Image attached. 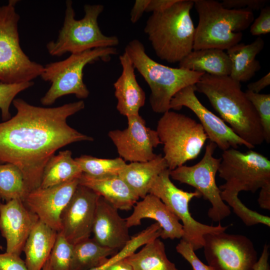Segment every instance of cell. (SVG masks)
I'll return each mask as SVG.
<instances>
[{"instance_id":"cell-23","label":"cell","mask_w":270,"mask_h":270,"mask_svg":"<svg viewBox=\"0 0 270 270\" xmlns=\"http://www.w3.org/2000/svg\"><path fill=\"white\" fill-rule=\"evenodd\" d=\"M58 232L38 220L32 228L22 252L28 270H42L54 246Z\"/></svg>"},{"instance_id":"cell-40","label":"cell","mask_w":270,"mask_h":270,"mask_svg":"<svg viewBox=\"0 0 270 270\" xmlns=\"http://www.w3.org/2000/svg\"><path fill=\"white\" fill-rule=\"evenodd\" d=\"M150 0H136L131 10L130 20L133 24L136 23L146 12Z\"/></svg>"},{"instance_id":"cell-38","label":"cell","mask_w":270,"mask_h":270,"mask_svg":"<svg viewBox=\"0 0 270 270\" xmlns=\"http://www.w3.org/2000/svg\"><path fill=\"white\" fill-rule=\"evenodd\" d=\"M223 6L228 9L260 10L266 6L268 0H224Z\"/></svg>"},{"instance_id":"cell-46","label":"cell","mask_w":270,"mask_h":270,"mask_svg":"<svg viewBox=\"0 0 270 270\" xmlns=\"http://www.w3.org/2000/svg\"><path fill=\"white\" fill-rule=\"evenodd\" d=\"M42 270H52L50 260L49 258L45 262L44 266L42 267Z\"/></svg>"},{"instance_id":"cell-4","label":"cell","mask_w":270,"mask_h":270,"mask_svg":"<svg viewBox=\"0 0 270 270\" xmlns=\"http://www.w3.org/2000/svg\"><path fill=\"white\" fill-rule=\"evenodd\" d=\"M198 15L193 50L214 48L227 50L240 43L242 31L254 20L252 11L228 9L214 0H193Z\"/></svg>"},{"instance_id":"cell-19","label":"cell","mask_w":270,"mask_h":270,"mask_svg":"<svg viewBox=\"0 0 270 270\" xmlns=\"http://www.w3.org/2000/svg\"><path fill=\"white\" fill-rule=\"evenodd\" d=\"M118 210L104 198L99 197L92 224L93 238L100 245L118 250L130 240L125 218Z\"/></svg>"},{"instance_id":"cell-45","label":"cell","mask_w":270,"mask_h":270,"mask_svg":"<svg viewBox=\"0 0 270 270\" xmlns=\"http://www.w3.org/2000/svg\"><path fill=\"white\" fill-rule=\"evenodd\" d=\"M106 270H134V269L124 258L113 264Z\"/></svg>"},{"instance_id":"cell-31","label":"cell","mask_w":270,"mask_h":270,"mask_svg":"<svg viewBox=\"0 0 270 270\" xmlns=\"http://www.w3.org/2000/svg\"><path fill=\"white\" fill-rule=\"evenodd\" d=\"M74 159L82 173L94 177L118 176L126 164L120 157L108 159L82 155Z\"/></svg>"},{"instance_id":"cell-7","label":"cell","mask_w":270,"mask_h":270,"mask_svg":"<svg viewBox=\"0 0 270 270\" xmlns=\"http://www.w3.org/2000/svg\"><path fill=\"white\" fill-rule=\"evenodd\" d=\"M117 53L115 48H98L70 54L64 60L46 64L40 76L50 86L40 98L41 104L50 106L58 98L72 94L78 98H87L90 92L83 80L84 67L100 60L108 62Z\"/></svg>"},{"instance_id":"cell-16","label":"cell","mask_w":270,"mask_h":270,"mask_svg":"<svg viewBox=\"0 0 270 270\" xmlns=\"http://www.w3.org/2000/svg\"><path fill=\"white\" fill-rule=\"evenodd\" d=\"M99 197L90 188L79 184L62 210L60 232L71 244L90 238Z\"/></svg>"},{"instance_id":"cell-44","label":"cell","mask_w":270,"mask_h":270,"mask_svg":"<svg viewBox=\"0 0 270 270\" xmlns=\"http://www.w3.org/2000/svg\"><path fill=\"white\" fill-rule=\"evenodd\" d=\"M270 84V73L268 72L258 80L247 85L248 90L256 93L260 92Z\"/></svg>"},{"instance_id":"cell-3","label":"cell","mask_w":270,"mask_h":270,"mask_svg":"<svg viewBox=\"0 0 270 270\" xmlns=\"http://www.w3.org/2000/svg\"><path fill=\"white\" fill-rule=\"evenodd\" d=\"M193 0H178L164 12L152 13L144 32L156 55L169 63L179 62L193 50L196 28L190 16Z\"/></svg>"},{"instance_id":"cell-36","label":"cell","mask_w":270,"mask_h":270,"mask_svg":"<svg viewBox=\"0 0 270 270\" xmlns=\"http://www.w3.org/2000/svg\"><path fill=\"white\" fill-rule=\"evenodd\" d=\"M176 250L191 266L192 270H215L212 267L202 262L195 254L191 245L180 239Z\"/></svg>"},{"instance_id":"cell-12","label":"cell","mask_w":270,"mask_h":270,"mask_svg":"<svg viewBox=\"0 0 270 270\" xmlns=\"http://www.w3.org/2000/svg\"><path fill=\"white\" fill-rule=\"evenodd\" d=\"M216 147L214 143L209 141L199 162L193 166L182 165L171 170L170 176L172 180L190 185L200 192L204 200L209 201L212 205L208 211V216L214 222H220L228 216L231 211L222 200L221 190L216 182L221 162V158L214 156Z\"/></svg>"},{"instance_id":"cell-29","label":"cell","mask_w":270,"mask_h":270,"mask_svg":"<svg viewBox=\"0 0 270 270\" xmlns=\"http://www.w3.org/2000/svg\"><path fill=\"white\" fill-rule=\"evenodd\" d=\"M118 250L102 246L90 238L74 245L70 270H88L104 264Z\"/></svg>"},{"instance_id":"cell-14","label":"cell","mask_w":270,"mask_h":270,"mask_svg":"<svg viewBox=\"0 0 270 270\" xmlns=\"http://www.w3.org/2000/svg\"><path fill=\"white\" fill-rule=\"evenodd\" d=\"M195 85L188 86L178 92L172 98L170 109L180 110L185 106L192 111L200 121L210 142L214 143L222 151L236 149L244 146L254 148L238 136L220 117L206 108L196 95Z\"/></svg>"},{"instance_id":"cell-34","label":"cell","mask_w":270,"mask_h":270,"mask_svg":"<svg viewBox=\"0 0 270 270\" xmlns=\"http://www.w3.org/2000/svg\"><path fill=\"white\" fill-rule=\"evenodd\" d=\"M259 117L264 141L270 142V94L256 93L248 90L245 92Z\"/></svg>"},{"instance_id":"cell-17","label":"cell","mask_w":270,"mask_h":270,"mask_svg":"<svg viewBox=\"0 0 270 270\" xmlns=\"http://www.w3.org/2000/svg\"><path fill=\"white\" fill-rule=\"evenodd\" d=\"M79 184V178L29 192L24 202L39 220L58 232L61 230L60 216Z\"/></svg>"},{"instance_id":"cell-42","label":"cell","mask_w":270,"mask_h":270,"mask_svg":"<svg viewBox=\"0 0 270 270\" xmlns=\"http://www.w3.org/2000/svg\"><path fill=\"white\" fill-rule=\"evenodd\" d=\"M269 248V244H264L260 258L254 264L253 270H270V265L268 262Z\"/></svg>"},{"instance_id":"cell-6","label":"cell","mask_w":270,"mask_h":270,"mask_svg":"<svg viewBox=\"0 0 270 270\" xmlns=\"http://www.w3.org/2000/svg\"><path fill=\"white\" fill-rule=\"evenodd\" d=\"M104 10V6L102 4H85L84 16L78 20L72 1L66 0L64 23L58 36L46 45L48 54L60 56L68 52L78 54L94 48L117 46L120 43L118 38L104 34L98 26V18Z\"/></svg>"},{"instance_id":"cell-27","label":"cell","mask_w":270,"mask_h":270,"mask_svg":"<svg viewBox=\"0 0 270 270\" xmlns=\"http://www.w3.org/2000/svg\"><path fill=\"white\" fill-rule=\"evenodd\" d=\"M82 172L70 150L60 151L53 156L46 164L42 175L40 188L58 185L79 178Z\"/></svg>"},{"instance_id":"cell-39","label":"cell","mask_w":270,"mask_h":270,"mask_svg":"<svg viewBox=\"0 0 270 270\" xmlns=\"http://www.w3.org/2000/svg\"><path fill=\"white\" fill-rule=\"evenodd\" d=\"M0 270H28L20 256L6 252L0 254Z\"/></svg>"},{"instance_id":"cell-18","label":"cell","mask_w":270,"mask_h":270,"mask_svg":"<svg viewBox=\"0 0 270 270\" xmlns=\"http://www.w3.org/2000/svg\"><path fill=\"white\" fill-rule=\"evenodd\" d=\"M38 220L21 200L0 202V232L6 240V252L20 256L30 231Z\"/></svg>"},{"instance_id":"cell-26","label":"cell","mask_w":270,"mask_h":270,"mask_svg":"<svg viewBox=\"0 0 270 270\" xmlns=\"http://www.w3.org/2000/svg\"><path fill=\"white\" fill-rule=\"evenodd\" d=\"M179 68L215 76H230L231 62L224 50L208 48L192 50L179 62Z\"/></svg>"},{"instance_id":"cell-22","label":"cell","mask_w":270,"mask_h":270,"mask_svg":"<svg viewBox=\"0 0 270 270\" xmlns=\"http://www.w3.org/2000/svg\"><path fill=\"white\" fill-rule=\"evenodd\" d=\"M79 184L90 188L118 210H131L140 198L118 176L94 177L82 173Z\"/></svg>"},{"instance_id":"cell-21","label":"cell","mask_w":270,"mask_h":270,"mask_svg":"<svg viewBox=\"0 0 270 270\" xmlns=\"http://www.w3.org/2000/svg\"><path fill=\"white\" fill-rule=\"evenodd\" d=\"M119 60L122 72L114 84L118 100L116 109L126 117L138 115L140 108L145 104V92L136 80L134 68L128 54L124 52Z\"/></svg>"},{"instance_id":"cell-37","label":"cell","mask_w":270,"mask_h":270,"mask_svg":"<svg viewBox=\"0 0 270 270\" xmlns=\"http://www.w3.org/2000/svg\"><path fill=\"white\" fill-rule=\"evenodd\" d=\"M250 32L252 36H258L270 32V6H266L260 10L258 17L250 26Z\"/></svg>"},{"instance_id":"cell-8","label":"cell","mask_w":270,"mask_h":270,"mask_svg":"<svg viewBox=\"0 0 270 270\" xmlns=\"http://www.w3.org/2000/svg\"><path fill=\"white\" fill-rule=\"evenodd\" d=\"M156 131L170 170L196 158L208 139L200 123L170 110L159 119Z\"/></svg>"},{"instance_id":"cell-30","label":"cell","mask_w":270,"mask_h":270,"mask_svg":"<svg viewBox=\"0 0 270 270\" xmlns=\"http://www.w3.org/2000/svg\"><path fill=\"white\" fill-rule=\"evenodd\" d=\"M22 174L15 165L0 164V196L8 202L20 199L23 202L28 194Z\"/></svg>"},{"instance_id":"cell-2","label":"cell","mask_w":270,"mask_h":270,"mask_svg":"<svg viewBox=\"0 0 270 270\" xmlns=\"http://www.w3.org/2000/svg\"><path fill=\"white\" fill-rule=\"evenodd\" d=\"M195 88L207 97L220 118L240 138L254 147L264 142L259 117L240 82L230 76L204 73Z\"/></svg>"},{"instance_id":"cell-11","label":"cell","mask_w":270,"mask_h":270,"mask_svg":"<svg viewBox=\"0 0 270 270\" xmlns=\"http://www.w3.org/2000/svg\"><path fill=\"white\" fill-rule=\"evenodd\" d=\"M168 168L162 171L154 180L148 194L159 198L170 210L182 222L183 235L182 239L189 243L196 251L202 248L204 236L207 234L225 232L231 225L209 226L194 219L189 210V203L194 198L202 195L196 190L188 192L178 188L170 180Z\"/></svg>"},{"instance_id":"cell-24","label":"cell","mask_w":270,"mask_h":270,"mask_svg":"<svg viewBox=\"0 0 270 270\" xmlns=\"http://www.w3.org/2000/svg\"><path fill=\"white\" fill-rule=\"evenodd\" d=\"M166 168V160L162 154H159L148 161L126 164L118 176L140 198H142L148 194L154 180Z\"/></svg>"},{"instance_id":"cell-28","label":"cell","mask_w":270,"mask_h":270,"mask_svg":"<svg viewBox=\"0 0 270 270\" xmlns=\"http://www.w3.org/2000/svg\"><path fill=\"white\" fill-rule=\"evenodd\" d=\"M124 260L134 270H179L168 258L164 244L159 238L148 242Z\"/></svg>"},{"instance_id":"cell-25","label":"cell","mask_w":270,"mask_h":270,"mask_svg":"<svg viewBox=\"0 0 270 270\" xmlns=\"http://www.w3.org/2000/svg\"><path fill=\"white\" fill-rule=\"evenodd\" d=\"M264 46V40L258 36L250 44L238 43L227 50L231 62L230 76L240 82L250 80L260 69L256 58Z\"/></svg>"},{"instance_id":"cell-13","label":"cell","mask_w":270,"mask_h":270,"mask_svg":"<svg viewBox=\"0 0 270 270\" xmlns=\"http://www.w3.org/2000/svg\"><path fill=\"white\" fill-rule=\"evenodd\" d=\"M204 253L208 265L215 270H253L258 253L244 235L225 232L204 236Z\"/></svg>"},{"instance_id":"cell-10","label":"cell","mask_w":270,"mask_h":270,"mask_svg":"<svg viewBox=\"0 0 270 270\" xmlns=\"http://www.w3.org/2000/svg\"><path fill=\"white\" fill-rule=\"evenodd\" d=\"M218 172L226 181L219 187L222 194L238 196L241 191L254 193L270 182V160L252 150L242 152L230 148L223 151Z\"/></svg>"},{"instance_id":"cell-15","label":"cell","mask_w":270,"mask_h":270,"mask_svg":"<svg viewBox=\"0 0 270 270\" xmlns=\"http://www.w3.org/2000/svg\"><path fill=\"white\" fill-rule=\"evenodd\" d=\"M126 118V128L112 130L108 133L120 158L130 162L153 159L156 156L154 148L161 144L156 130L148 127L140 114Z\"/></svg>"},{"instance_id":"cell-9","label":"cell","mask_w":270,"mask_h":270,"mask_svg":"<svg viewBox=\"0 0 270 270\" xmlns=\"http://www.w3.org/2000/svg\"><path fill=\"white\" fill-rule=\"evenodd\" d=\"M17 2L9 0L0 6V82L3 83L31 82L44 70V66L32 60L20 46Z\"/></svg>"},{"instance_id":"cell-1","label":"cell","mask_w":270,"mask_h":270,"mask_svg":"<svg viewBox=\"0 0 270 270\" xmlns=\"http://www.w3.org/2000/svg\"><path fill=\"white\" fill-rule=\"evenodd\" d=\"M12 104L16 114L0 122V164H12L20 169L28 193L40 187L44 168L56 150L94 138L67 123L69 116L84 108L82 100L50 108L18 98Z\"/></svg>"},{"instance_id":"cell-32","label":"cell","mask_w":270,"mask_h":270,"mask_svg":"<svg viewBox=\"0 0 270 270\" xmlns=\"http://www.w3.org/2000/svg\"><path fill=\"white\" fill-rule=\"evenodd\" d=\"M74 245L70 243L60 232L49 257L52 270H70Z\"/></svg>"},{"instance_id":"cell-35","label":"cell","mask_w":270,"mask_h":270,"mask_svg":"<svg viewBox=\"0 0 270 270\" xmlns=\"http://www.w3.org/2000/svg\"><path fill=\"white\" fill-rule=\"evenodd\" d=\"M34 84L33 81L14 84L0 82V110L2 121L11 118L10 106L16 96Z\"/></svg>"},{"instance_id":"cell-43","label":"cell","mask_w":270,"mask_h":270,"mask_svg":"<svg viewBox=\"0 0 270 270\" xmlns=\"http://www.w3.org/2000/svg\"><path fill=\"white\" fill-rule=\"evenodd\" d=\"M258 200L260 207L270 210V182L266 184L260 188Z\"/></svg>"},{"instance_id":"cell-20","label":"cell","mask_w":270,"mask_h":270,"mask_svg":"<svg viewBox=\"0 0 270 270\" xmlns=\"http://www.w3.org/2000/svg\"><path fill=\"white\" fill-rule=\"evenodd\" d=\"M132 214L126 219L128 228L140 225L142 220L150 218L156 220L162 228V239L182 238V225L178 218L156 196L148 194L134 206Z\"/></svg>"},{"instance_id":"cell-33","label":"cell","mask_w":270,"mask_h":270,"mask_svg":"<svg viewBox=\"0 0 270 270\" xmlns=\"http://www.w3.org/2000/svg\"><path fill=\"white\" fill-rule=\"evenodd\" d=\"M224 202H226L232 208L234 213L238 216L247 226L262 224L270 226L269 216L259 214L247 208L239 199L238 196H228L220 194Z\"/></svg>"},{"instance_id":"cell-41","label":"cell","mask_w":270,"mask_h":270,"mask_svg":"<svg viewBox=\"0 0 270 270\" xmlns=\"http://www.w3.org/2000/svg\"><path fill=\"white\" fill-rule=\"evenodd\" d=\"M178 0H150L146 12H160L170 8Z\"/></svg>"},{"instance_id":"cell-5","label":"cell","mask_w":270,"mask_h":270,"mask_svg":"<svg viewBox=\"0 0 270 270\" xmlns=\"http://www.w3.org/2000/svg\"><path fill=\"white\" fill-rule=\"evenodd\" d=\"M124 52L130 58L134 69L149 86L150 104L152 110L164 114L170 110L174 96L182 89L195 85L205 73L180 68H174L153 60L146 52L143 44L137 39L128 42Z\"/></svg>"},{"instance_id":"cell-47","label":"cell","mask_w":270,"mask_h":270,"mask_svg":"<svg viewBox=\"0 0 270 270\" xmlns=\"http://www.w3.org/2000/svg\"><path fill=\"white\" fill-rule=\"evenodd\" d=\"M0 200H1V198H0Z\"/></svg>"}]
</instances>
